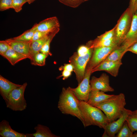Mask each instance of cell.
<instances>
[{
	"label": "cell",
	"instance_id": "obj_22",
	"mask_svg": "<svg viewBox=\"0 0 137 137\" xmlns=\"http://www.w3.org/2000/svg\"><path fill=\"white\" fill-rule=\"evenodd\" d=\"M128 48L125 45L121 44L113 50L105 60L116 61L122 60L124 54L127 52Z\"/></svg>",
	"mask_w": 137,
	"mask_h": 137
},
{
	"label": "cell",
	"instance_id": "obj_14",
	"mask_svg": "<svg viewBox=\"0 0 137 137\" xmlns=\"http://www.w3.org/2000/svg\"><path fill=\"white\" fill-rule=\"evenodd\" d=\"M36 30L49 32L59 27L58 20L56 17L49 18L35 24Z\"/></svg>",
	"mask_w": 137,
	"mask_h": 137
},
{
	"label": "cell",
	"instance_id": "obj_40",
	"mask_svg": "<svg viewBox=\"0 0 137 137\" xmlns=\"http://www.w3.org/2000/svg\"><path fill=\"white\" fill-rule=\"evenodd\" d=\"M27 2L29 4H30L36 0H26Z\"/></svg>",
	"mask_w": 137,
	"mask_h": 137
},
{
	"label": "cell",
	"instance_id": "obj_12",
	"mask_svg": "<svg viewBox=\"0 0 137 137\" xmlns=\"http://www.w3.org/2000/svg\"><path fill=\"white\" fill-rule=\"evenodd\" d=\"M5 40L14 50L27 56L30 60H31L30 53V45L31 41L25 42L13 40L10 38Z\"/></svg>",
	"mask_w": 137,
	"mask_h": 137
},
{
	"label": "cell",
	"instance_id": "obj_9",
	"mask_svg": "<svg viewBox=\"0 0 137 137\" xmlns=\"http://www.w3.org/2000/svg\"><path fill=\"white\" fill-rule=\"evenodd\" d=\"M132 111L125 108L121 116L117 119L107 124L103 129L104 132L102 137H114L118 132Z\"/></svg>",
	"mask_w": 137,
	"mask_h": 137
},
{
	"label": "cell",
	"instance_id": "obj_16",
	"mask_svg": "<svg viewBox=\"0 0 137 137\" xmlns=\"http://www.w3.org/2000/svg\"><path fill=\"white\" fill-rule=\"evenodd\" d=\"M21 85L13 83L0 75V93L6 103L10 92Z\"/></svg>",
	"mask_w": 137,
	"mask_h": 137
},
{
	"label": "cell",
	"instance_id": "obj_4",
	"mask_svg": "<svg viewBox=\"0 0 137 137\" xmlns=\"http://www.w3.org/2000/svg\"><path fill=\"white\" fill-rule=\"evenodd\" d=\"M133 13L132 9L129 7L122 15L115 25L114 38L120 45L130 29Z\"/></svg>",
	"mask_w": 137,
	"mask_h": 137
},
{
	"label": "cell",
	"instance_id": "obj_26",
	"mask_svg": "<svg viewBox=\"0 0 137 137\" xmlns=\"http://www.w3.org/2000/svg\"><path fill=\"white\" fill-rule=\"evenodd\" d=\"M49 55L40 52L35 54L31 60L32 65L40 66H44L45 64L46 59Z\"/></svg>",
	"mask_w": 137,
	"mask_h": 137
},
{
	"label": "cell",
	"instance_id": "obj_41",
	"mask_svg": "<svg viewBox=\"0 0 137 137\" xmlns=\"http://www.w3.org/2000/svg\"><path fill=\"white\" fill-rule=\"evenodd\" d=\"M132 137H137V132H135L133 133Z\"/></svg>",
	"mask_w": 137,
	"mask_h": 137
},
{
	"label": "cell",
	"instance_id": "obj_3",
	"mask_svg": "<svg viewBox=\"0 0 137 137\" xmlns=\"http://www.w3.org/2000/svg\"><path fill=\"white\" fill-rule=\"evenodd\" d=\"M126 104L125 95L120 93L114 95L95 107L104 112L109 123L117 119L121 116Z\"/></svg>",
	"mask_w": 137,
	"mask_h": 137
},
{
	"label": "cell",
	"instance_id": "obj_28",
	"mask_svg": "<svg viewBox=\"0 0 137 137\" xmlns=\"http://www.w3.org/2000/svg\"><path fill=\"white\" fill-rule=\"evenodd\" d=\"M115 26L112 29L105 32L104 33L98 36L95 39L98 41H102L109 39L114 37Z\"/></svg>",
	"mask_w": 137,
	"mask_h": 137
},
{
	"label": "cell",
	"instance_id": "obj_7",
	"mask_svg": "<svg viewBox=\"0 0 137 137\" xmlns=\"http://www.w3.org/2000/svg\"><path fill=\"white\" fill-rule=\"evenodd\" d=\"M92 70L86 68L83 79L75 88L70 89L78 99L81 101H88L91 91L90 78Z\"/></svg>",
	"mask_w": 137,
	"mask_h": 137
},
{
	"label": "cell",
	"instance_id": "obj_35",
	"mask_svg": "<svg viewBox=\"0 0 137 137\" xmlns=\"http://www.w3.org/2000/svg\"><path fill=\"white\" fill-rule=\"evenodd\" d=\"M59 70L60 71L65 70L71 72L74 71L73 66L70 63L64 64L63 65L61 66L59 68Z\"/></svg>",
	"mask_w": 137,
	"mask_h": 137
},
{
	"label": "cell",
	"instance_id": "obj_2",
	"mask_svg": "<svg viewBox=\"0 0 137 137\" xmlns=\"http://www.w3.org/2000/svg\"><path fill=\"white\" fill-rule=\"evenodd\" d=\"M79 101L70 87H63L60 95L58 107L63 114L76 117L82 123L83 118L79 106Z\"/></svg>",
	"mask_w": 137,
	"mask_h": 137
},
{
	"label": "cell",
	"instance_id": "obj_32",
	"mask_svg": "<svg viewBox=\"0 0 137 137\" xmlns=\"http://www.w3.org/2000/svg\"><path fill=\"white\" fill-rule=\"evenodd\" d=\"M10 47L5 40L0 41V54L2 56L7 51Z\"/></svg>",
	"mask_w": 137,
	"mask_h": 137
},
{
	"label": "cell",
	"instance_id": "obj_39",
	"mask_svg": "<svg viewBox=\"0 0 137 137\" xmlns=\"http://www.w3.org/2000/svg\"><path fill=\"white\" fill-rule=\"evenodd\" d=\"M134 13L135 12L137 13V0H136L133 8Z\"/></svg>",
	"mask_w": 137,
	"mask_h": 137
},
{
	"label": "cell",
	"instance_id": "obj_42",
	"mask_svg": "<svg viewBox=\"0 0 137 137\" xmlns=\"http://www.w3.org/2000/svg\"><path fill=\"white\" fill-rule=\"evenodd\" d=\"M136 42H137V33L136 37Z\"/></svg>",
	"mask_w": 137,
	"mask_h": 137
},
{
	"label": "cell",
	"instance_id": "obj_23",
	"mask_svg": "<svg viewBox=\"0 0 137 137\" xmlns=\"http://www.w3.org/2000/svg\"><path fill=\"white\" fill-rule=\"evenodd\" d=\"M36 30V26L35 25L31 28L25 31L20 35L10 38V39L13 40L25 42L31 41L34 32Z\"/></svg>",
	"mask_w": 137,
	"mask_h": 137
},
{
	"label": "cell",
	"instance_id": "obj_31",
	"mask_svg": "<svg viewBox=\"0 0 137 137\" xmlns=\"http://www.w3.org/2000/svg\"><path fill=\"white\" fill-rule=\"evenodd\" d=\"M64 4L72 7H76L79 5L84 0H58Z\"/></svg>",
	"mask_w": 137,
	"mask_h": 137
},
{
	"label": "cell",
	"instance_id": "obj_37",
	"mask_svg": "<svg viewBox=\"0 0 137 137\" xmlns=\"http://www.w3.org/2000/svg\"><path fill=\"white\" fill-rule=\"evenodd\" d=\"M126 51H129L137 55V42L129 47Z\"/></svg>",
	"mask_w": 137,
	"mask_h": 137
},
{
	"label": "cell",
	"instance_id": "obj_6",
	"mask_svg": "<svg viewBox=\"0 0 137 137\" xmlns=\"http://www.w3.org/2000/svg\"><path fill=\"white\" fill-rule=\"evenodd\" d=\"M93 49L91 48L88 52L83 56H79L77 52H75L69 59L70 63L73 66L78 84L84 78L86 68L92 56Z\"/></svg>",
	"mask_w": 137,
	"mask_h": 137
},
{
	"label": "cell",
	"instance_id": "obj_20",
	"mask_svg": "<svg viewBox=\"0 0 137 137\" xmlns=\"http://www.w3.org/2000/svg\"><path fill=\"white\" fill-rule=\"evenodd\" d=\"M49 33L40 39L31 42L30 48V53L31 57V61L35 55L40 52L48 37Z\"/></svg>",
	"mask_w": 137,
	"mask_h": 137
},
{
	"label": "cell",
	"instance_id": "obj_1",
	"mask_svg": "<svg viewBox=\"0 0 137 137\" xmlns=\"http://www.w3.org/2000/svg\"><path fill=\"white\" fill-rule=\"evenodd\" d=\"M79 106L83 118L82 123L84 127L94 125L104 129L109 123L105 114L98 108L81 100H80Z\"/></svg>",
	"mask_w": 137,
	"mask_h": 137
},
{
	"label": "cell",
	"instance_id": "obj_8",
	"mask_svg": "<svg viewBox=\"0 0 137 137\" xmlns=\"http://www.w3.org/2000/svg\"><path fill=\"white\" fill-rule=\"evenodd\" d=\"M119 47H101L94 49L86 67L92 70L105 60L113 50Z\"/></svg>",
	"mask_w": 137,
	"mask_h": 137
},
{
	"label": "cell",
	"instance_id": "obj_15",
	"mask_svg": "<svg viewBox=\"0 0 137 137\" xmlns=\"http://www.w3.org/2000/svg\"><path fill=\"white\" fill-rule=\"evenodd\" d=\"M137 33V13L134 12L133 15L130 29L125 37L122 44L128 48L136 42V37Z\"/></svg>",
	"mask_w": 137,
	"mask_h": 137
},
{
	"label": "cell",
	"instance_id": "obj_36",
	"mask_svg": "<svg viewBox=\"0 0 137 137\" xmlns=\"http://www.w3.org/2000/svg\"><path fill=\"white\" fill-rule=\"evenodd\" d=\"M71 72L65 70H63L62 73L61 75L58 77L57 78H59L62 77H63V79L65 80L67 79L71 75Z\"/></svg>",
	"mask_w": 137,
	"mask_h": 137
},
{
	"label": "cell",
	"instance_id": "obj_21",
	"mask_svg": "<svg viewBox=\"0 0 137 137\" xmlns=\"http://www.w3.org/2000/svg\"><path fill=\"white\" fill-rule=\"evenodd\" d=\"M34 129L36 132L34 133L31 134L35 137H59L53 133L49 128L46 126L38 124L36 126Z\"/></svg>",
	"mask_w": 137,
	"mask_h": 137
},
{
	"label": "cell",
	"instance_id": "obj_10",
	"mask_svg": "<svg viewBox=\"0 0 137 137\" xmlns=\"http://www.w3.org/2000/svg\"><path fill=\"white\" fill-rule=\"evenodd\" d=\"M109 82V76L106 73H102L98 78L93 76L90 81L91 91L113 92L114 89L110 85Z\"/></svg>",
	"mask_w": 137,
	"mask_h": 137
},
{
	"label": "cell",
	"instance_id": "obj_24",
	"mask_svg": "<svg viewBox=\"0 0 137 137\" xmlns=\"http://www.w3.org/2000/svg\"><path fill=\"white\" fill-rule=\"evenodd\" d=\"M59 30V27L49 32L48 37L41 49L40 52L50 56L52 55L49 50L50 44L53 38L58 32Z\"/></svg>",
	"mask_w": 137,
	"mask_h": 137
},
{
	"label": "cell",
	"instance_id": "obj_30",
	"mask_svg": "<svg viewBox=\"0 0 137 137\" xmlns=\"http://www.w3.org/2000/svg\"><path fill=\"white\" fill-rule=\"evenodd\" d=\"M12 2V0H0V11H4L11 8Z\"/></svg>",
	"mask_w": 137,
	"mask_h": 137
},
{
	"label": "cell",
	"instance_id": "obj_11",
	"mask_svg": "<svg viewBox=\"0 0 137 137\" xmlns=\"http://www.w3.org/2000/svg\"><path fill=\"white\" fill-rule=\"evenodd\" d=\"M122 64V60L113 61L104 60L99 65L93 68L91 73L99 71H105L114 77L117 76L119 70Z\"/></svg>",
	"mask_w": 137,
	"mask_h": 137
},
{
	"label": "cell",
	"instance_id": "obj_25",
	"mask_svg": "<svg viewBox=\"0 0 137 137\" xmlns=\"http://www.w3.org/2000/svg\"><path fill=\"white\" fill-rule=\"evenodd\" d=\"M126 121L133 132L137 131V110L132 111L127 117Z\"/></svg>",
	"mask_w": 137,
	"mask_h": 137
},
{
	"label": "cell",
	"instance_id": "obj_34",
	"mask_svg": "<svg viewBox=\"0 0 137 137\" xmlns=\"http://www.w3.org/2000/svg\"><path fill=\"white\" fill-rule=\"evenodd\" d=\"M49 32H42L36 30L34 32L32 41H34L40 39L48 34Z\"/></svg>",
	"mask_w": 137,
	"mask_h": 137
},
{
	"label": "cell",
	"instance_id": "obj_29",
	"mask_svg": "<svg viewBox=\"0 0 137 137\" xmlns=\"http://www.w3.org/2000/svg\"><path fill=\"white\" fill-rule=\"evenodd\" d=\"M26 2V0H12L11 8L18 12L22 10L23 5Z\"/></svg>",
	"mask_w": 137,
	"mask_h": 137
},
{
	"label": "cell",
	"instance_id": "obj_18",
	"mask_svg": "<svg viewBox=\"0 0 137 137\" xmlns=\"http://www.w3.org/2000/svg\"><path fill=\"white\" fill-rule=\"evenodd\" d=\"M2 56L13 65L23 60L28 59L27 56L15 51L11 47Z\"/></svg>",
	"mask_w": 137,
	"mask_h": 137
},
{
	"label": "cell",
	"instance_id": "obj_38",
	"mask_svg": "<svg viewBox=\"0 0 137 137\" xmlns=\"http://www.w3.org/2000/svg\"><path fill=\"white\" fill-rule=\"evenodd\" d=\"M136 0H130V4L129 7L131 8L133 10V8L135 3Z\"/></svg>",
	"mask_w": 137,
	"mask_h": 137
},
{
	"label": "cell",
	"instance_id": "obj_13",
	"mask_svg": "<svg viewBox=\"0 0 137 137\" xmlns=\"http://www.w3.org/2000/svg\"><path fill=\"white\" fill-rule=\"evenodd\" d=\"M0 136L2 137H32L31 134L18 132L12 129L9 122L5 120L0 123Z\"/></svg>",
	"mask_w": 137,
	"mask_h": 137
},
{
	"label": "cell",
	"instance_id": "obj_27",
	"mask_svg": "<svg viewBox=\"0 0 137 137\" xmlns=\"http://www.w3.org/2000/svg\"><path fill=\"white\" fill-rule=\"evenodd\" d=\"M133 132L126 121L116 136V137H132Z\"/></svg>",
	"mask_w": 137,
	"mask_h": 137
},
{
	"label": "cell",
	"instance_id": "obj_43",
	"mask_svg": "<svg viewBox=\"0 0 137 137\" xmlns=\"http://www.w3.org/2000/svg\"><path fill=\"white\" fill-rule=\"evenodd\" d=\"M88 0H84V1H88Z\"/></svg>",
	"mask_w": 137,
	"mask_h": 137
},
{
	"label": "cell",
	"instance_id": "obj_19",
	"mask_svg": "<svg viewBox=\"0 0 137 137\" xmlns=\"http://www.w3.org/2000/svg\"><path fill=\"white\" fill-rule=\"evenodd\" d=\"M90 48L105 47H119L120 45L117 42L114 37L112 38L102 41H98L95 40L89 41L87 45Z\"/></svg>",
	"mask_w": 137,
	"mask_h": 137
},
{
	"label": "cell",
	"instance_id": "obj_17",
	"mask_svg": "<svg viewBox=\"0 0 137 137\" xmlns=\"http://www.w3.org/2000/svg\"><path fill=\"white\" fill-rule=\"evenodd\" d=\"M114 95L107 94L105 92L101 91H91L87 102L90 105L95 107L98 105L112 97Z\"/></svg>",
	"mask_w": 137,
	"mask_h": 137
},
{
	"label": "cell",
	"instance_id": "obj_5",
	"mask_svg": "<svg viewBox=\"0 0 137 137\" xmlns=\"http://www.w3.org/2000/svg\"><path fill=\"white\" fill-rule=\"evenodd\" d=\"M27 85V82L24 83L10 92L6 102L7 108L15 111H21L26 109L27 103L24 97V93Z\"/></svg>",
	"mask_w": 137,
	"mask_h": 137
},
{
	"label": "cell",
	"instance_id": "obj_33",
	"mask_svg": "<svg viewBox=\"0 0 137 137\" xmlns=\"http://www.w3.org/2000/svg\"><path fill=\"white\" fill-rule=\"evenodd\" d=\"M91 49L87 45H82L78 48L77 53L79 56H83L86 55Z\"/></svg>",
	"mask_w": 137,
	"mask_h": 137
}]
</instances>
